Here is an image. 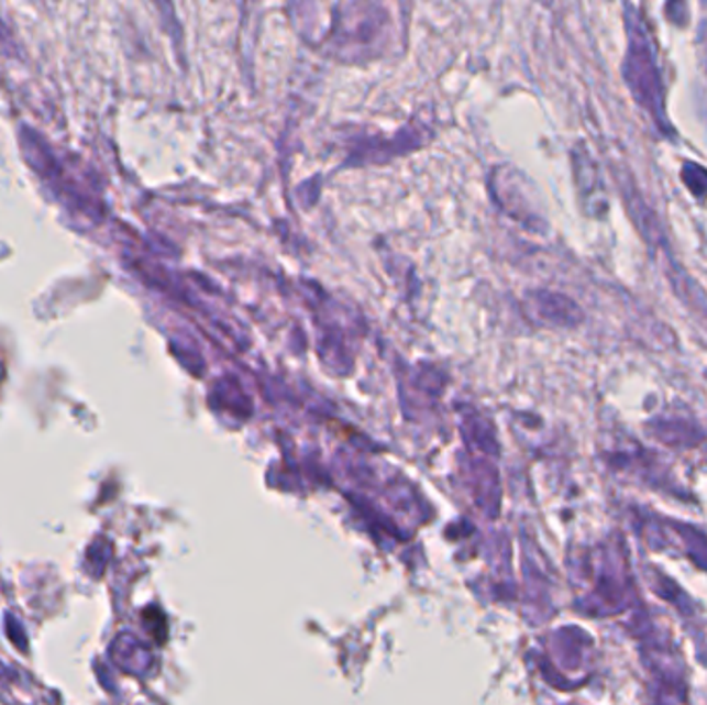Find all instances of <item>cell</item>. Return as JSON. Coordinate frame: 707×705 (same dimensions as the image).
Returning <instances> with one entry per match:
<instances>
[{"label": "cell", "instance_id": "cell-1", "mask_svg": "<svg viewBox=\"0 0 707 705\" xmlns=\"http://www.w3.org/2000/svg\"><path fill=\"white\" fill-rule=\"evenodd\" d=\"M627 77L631 81V87L636 91V96L650 100L658 93V84H655V67L645 42L643 44H633L631 46V56H629V70ZM641 100V102H643Z\"/></svg>", "mask_w": 707, "mask_h": 705}]
</instances>
